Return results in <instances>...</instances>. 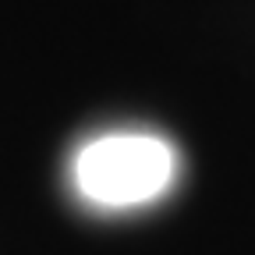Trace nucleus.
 Returning a JSON list of instances; mask_svg holds the SVG:
<instances>
[{"label":"nucleus","instance_id":"nucleus-1","mask_svg":"<svg viewBox=\"0 0 255 255\" xmlns=\"http://www.w3.org/2000/svg\"><path fill=\"white\" fill-rule=\"evenodd\" d=\"M177 174L170 142L145 131H114L85 142L75 152V188L92 206L128 209L159 199Z\"/></svg>","mask_w":255,"mask_h":255}]
</instances>
